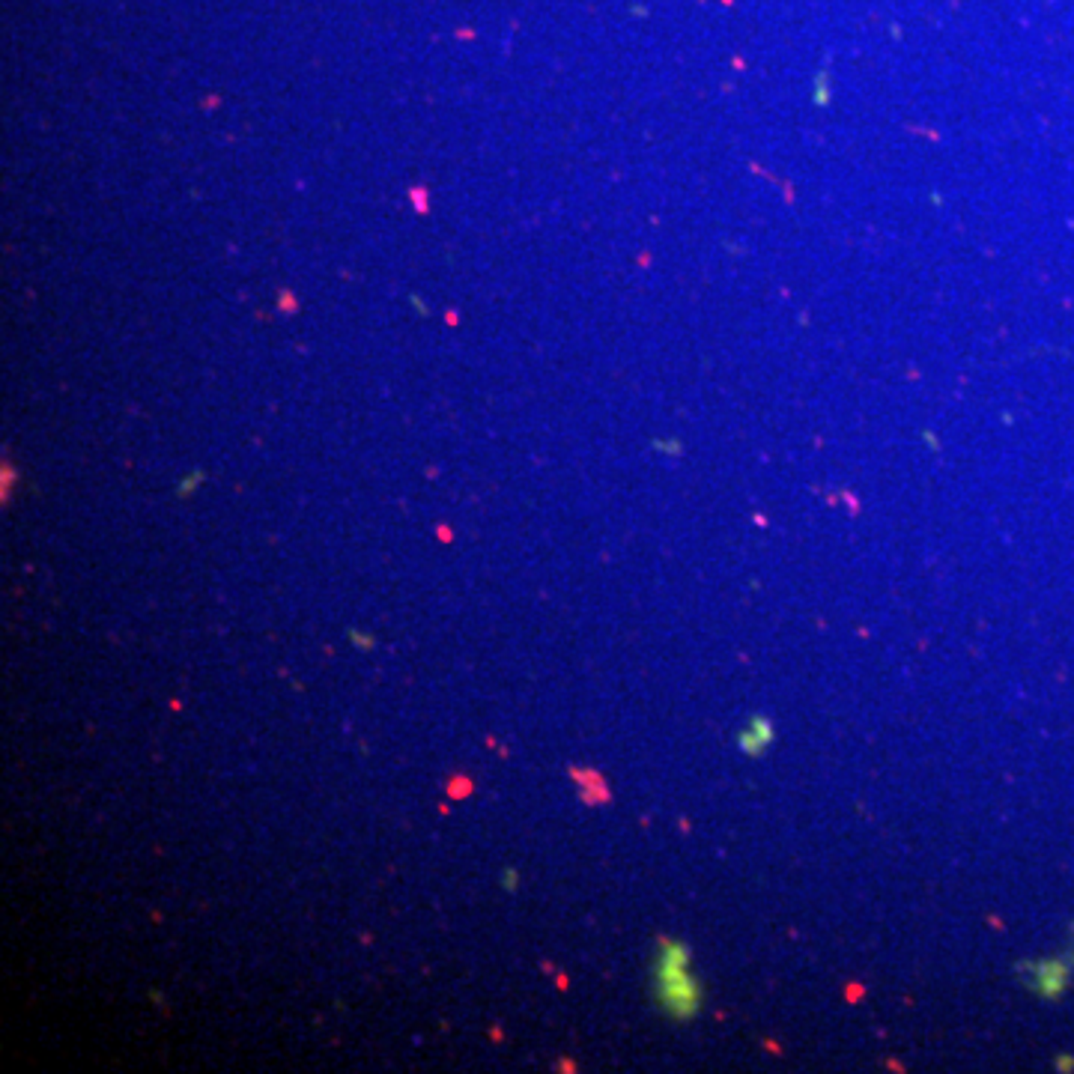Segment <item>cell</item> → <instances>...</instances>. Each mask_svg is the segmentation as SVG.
I'll return each mask as SVG.
<instances>
[{
    "label": "cell",
    "mask_w": 1074,
    "mask_h": 1074,
    "mask_svg": "<svg viewBox=\"0 0 1074 1074\" xmlns=\"http://www.w3.org/2000/svg\"><path fill=\"white\" fill-rule=\"evenodd\" d=\"M653 991L657 1006L669 1018L687 1021L701 1006V991L690 970V953L678 940H660L657 964H653Z\"/></svg>",
    "instance_id": "cell-1"
},
{
    "label": "cell",
    "mask_w": 1074,
    "mask_h": 1074,
    "mask_svg": "<svg viewBox=\"0 0 1074 1074\" xmlns=\"http://www.w3.org/2000/svg\"><path fill=\"white\" fill-rule=\"evenodd\" d=\"M738 743H740V750L746 755H761L767 746L773 743V725L767 722L764 716H755V720L740 731Z\"/></svg>",
    "instance_id": "cell-2"
},
{
    "label": "cell",
    "mask_w": 1074,
    "mask_h": 1074,
    "mask_svg": "<svg viewBox=\"0 0 1074 1074\" xmlns=\"http://www.w3.org/2000/svg\"><path fill=\"white\" fill-rule=\"evenodd\" d=\"M350 639H353L355 644H362V648H373V639H367V636H358V630H353V633H350Z\"/></svg>",
    "instance_id": "cell-3"
},
{
    "label": "cell",
    "mask_w": 1074,
    "mask_h": 1074,
    "mask_svg": "<svg viewBox=\"0 0 1074 1074\" xmlns=\"http://www.w3.org/2000/svg\"><path fill=\"white\" fill-rule=\"evenodd\" d=\"M517 884H519V877H517V872H514V868H508V875H505V886H508V889H514Z\"/></svg>",
    "instance_id": "cell-4"
}]
</instances>
